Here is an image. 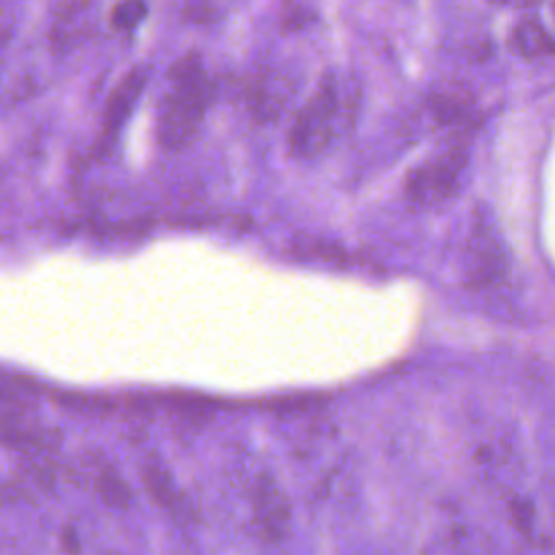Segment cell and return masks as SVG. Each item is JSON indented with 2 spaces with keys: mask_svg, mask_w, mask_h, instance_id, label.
<instances>
[{
  "mask_svg": "<svg viewBox=\"0 0 555 555\" xmlns=\"http://www.w3.org/2000/svg\"><path fill=\"white\" fill-rule=\"evenodd\" d=\"M470 106V95L460 89H447L431 98V111L442 124L468 121Z\"/></svg>",
  "mask_w": 555,
  "mask_h": 555,
  "instance_id": "8",
  "label": "cell"
},
{
  "mask_svg": "<svg viewBox=\"0 0 555 555\" xmlns=\"http://www.w3.org/2000/svg\"><path fill=\"white\" fill-rule=\"evenodd\" d=\"M147 80V69L145 67H132L124 80L111 91L106 100V111H104V137L106 141H113L126 117L130 115L137 98L141 95L143 87Z\"/></svg>",
  "mask_w": 555,
  "mask_h": 555,
  "instance_id": "6",
  "label": "cell"
},
{
  "mask_svg": "<svg viewBox=\"0 0 555 555\" xmlns=\"http://www.w3.org/2000/svg\"><path fill=\"white\" fill-rule=\"evenodd\" d=\"M251 516L267 542H280L291 527V509L271 477H262L251 494Z\"/></svg>",
  "mask_w": 555,
  "mask_h": 555,
  "instance_id": "5",
  "label": "cell"
},
{
  "mask_svg": "<svg viewBox=\"0 0 555 555\" xmlns=\"http://www.w3.org/2000/svg\"><path fill=\"white\" fill-rule=\"evenodd\" d=\"M468 154L462 143H451L442 152L429 156L405 178V195L418 208L440 206L451 199L460 186Z\"/></svg>",
  "mask_w": 555,
  "mask_h": 555,
  "instance_id": "3",
  "label": "cell"
},
{
  "mask_svg": "<svg viewBox=\"0 0 555 555\" xmlns=\"http://www.w3.org/2000/svg\"><path fill=\"white\" fill-rule=\"evenodd\" d=\"M509 46L516 54L525 59H538L555 54V41L546 33V28L540 24L538 17H525L520 20L509 35Z\"/></svg>",
  "mask_w": 555,
  "mask_h": 555,
  "instance_id": "7",
  "label": "cell"
},
{
  "mask_svg": "<svg viewBox=\"0 0 555 555\" xmlns=\"http://www.w3.org/2000/svg\"><path fill=\"white\" fill-rule=\"evenodd\" d=\"M466 280L470 286H488L496 282L505 271V256L496 230L486 221L479 219L473 225V232L466 243Z\"/></svg>",
  "mask_w": 555,
  "mask_h": 555,
  "instance_id": "4",
  "label": "cell"
},
{
  "mask_svg": "<svg viewBox=\"0 0 555 555\" xmlns=\"http://www.w3.org/2000/svg\"><path fill=\"white\" fill-rule=\"evenodd\" d=\"M169 91L156 113V139L167 150L186 145L208 106V78L195 52L180 56L169 69Z\"/></svg>",
  "mask_w": 555,
  "mask_h": 555,
  "instance_id": "1",
  "label": "cell"
},
{
  "mask_svg": "<svg viewBox=\"0 0 555 555\" xmlns=\"http://www.w3.org/2000/svg\"><path fill=\"white\" fill-rule=\"evenodd\" d=\"M143 15H145L143 2H121V4H115V9L111 11V22L117 30H130L141 22Z\"/></svg>",
  "mask_w": 555,
  "mask_h": 555,
  "instance_id": "9",
  "label": "cell"
},
{
  "mask_svg": "<svg viewBox=\"0 0 555 555\" xmlns=\"http://www.w3.org/2000/svg\"><path fill=\"white\" fill-rule=\"evenodd\" d=\"M340 115V89L332 72L323 74L314 95L299 108L291 128V147L297 156H314L332 141Z\"/></svg>",
  "mask_w": 555,
  "mask_h": 555,
  "instance_id": "2",
  "label": "cell"
},
{
  "mask_svg": "<svg viewBox=\"0 0 555 555\" xmlns=\"http://www.w3.org/2000/svg\"><path fill=\"white\" fill-rule=\"evenodd\" d=\"M184 15H189V20H195V22H208V20H215L217 7L215 4H189V7H184Z\"/></svg>",
  "mask_w": 555,
  "mask_h": 555,
  "instance_id": "11",
  "label": "cell"
},
{
  "mask_svg": "<svg viewBox=\"0 0 555 555\" xmlns=\"http://www.w3.org/2000/svg\"><path fill=\"white\" fill-rule=\"evenodd\" d=\"M314 15V9L312 7H306V4H291L286 7V13L282 15L284 17V28L288 30H297L301 28L304 24H308Z\"/></svg>",
  "mask_w": 555,
  "mask_h": 555,
  "instance_id": "10",
  "label": "cell"
}]
</instances>
